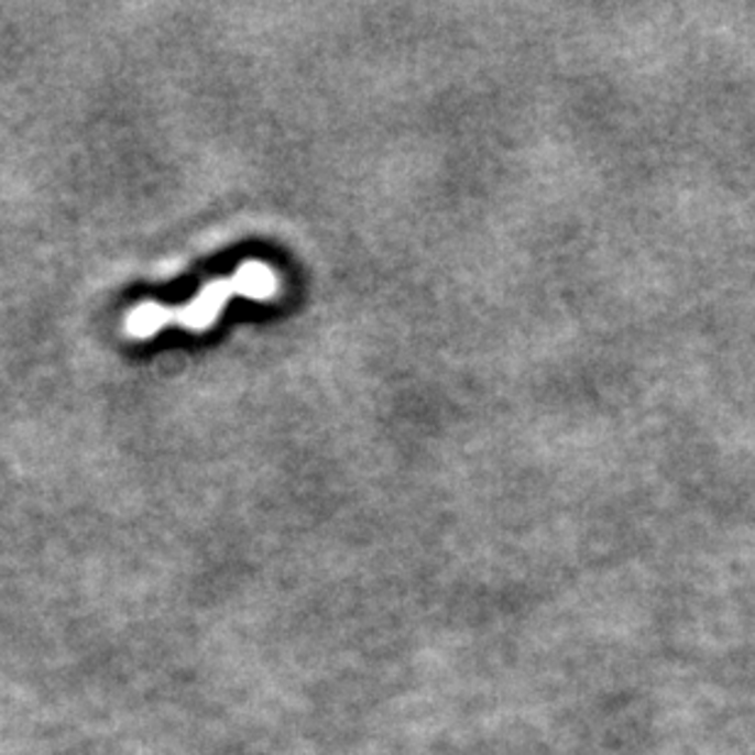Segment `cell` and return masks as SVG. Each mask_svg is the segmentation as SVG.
Segmentation results:
<instances>
[{
    "instance_id": "1",
    "label": "cell",
    "mask_w": 755,
    "mask_h": 755,
    "mask_svg": "<svg viewBox=\"0 0 755 755\" xmlns=\"http://www.w3.org/2000/svg\"><path fill=\"white\" fill-rule=\"evenodd\" d=\"M280 292V280L264 262H245L230 280L208 284L201 296L182 308H164L160 304H142L132 308L125 318V332L130 338H152L166 326H182L186 330H206L218 320L220 310L230 298L248 296L266 302Z\"/></svg>"
}]
</instances>
